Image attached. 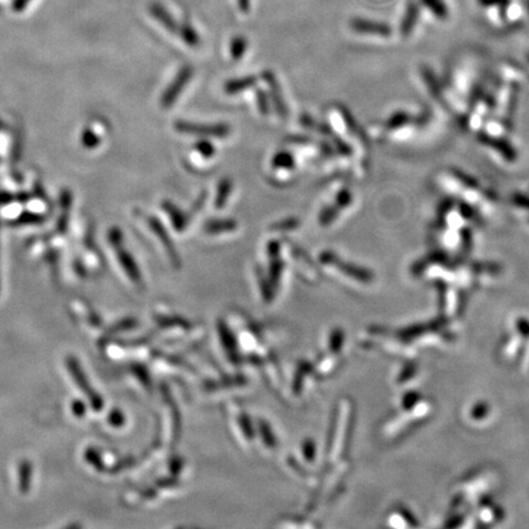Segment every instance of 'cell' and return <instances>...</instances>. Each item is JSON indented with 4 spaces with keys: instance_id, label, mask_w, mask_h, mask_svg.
I'll return each mask as SVG.
<instances>
[{
    "instance_id": "6da1fadb",
    "label": "cell",
    "mask_w": 529,
    "mask_h": 529,
    "mask_svg": "<svg viewBox=\"0 0 529 529\" xmlns=\"http://www.w3.org/2000/svg\"><path fill=\"white\" fill-rule=\"evenodd\" d=\"M175 132L188 135H196L204 138H224L232 132L231 125L226 123H216V124H204V123L186 122L178 120L174 123Z\"/></svg>"
},
{
    "instance_id": "7a4b0ae2",
    "label": "cell",
    "mask_w": 529,
    "mask_h": 529,
    "mask_svg": "<svg viewBox=\"0 0 529 529\" xmlns=\"http://www.w3.org/2000/svg\"><path fill=\"white\" fill-rule=\"evenodd\" d=\"M192 76L194 68L191 65H184L180 68L178 74L175 75L174 80L164 90L163 95L161 97V106L163 107L164 109H168L174 105L186 86L190 82Z\"/></svg>"
},
{
    "instance_id": "3957f363",
    "label": "cell",
    "mask_w": 529,
    "mask_h": 529,
    "mask_svg": "<svg viewBox=\"0 0 529 529\" xmlns=\"http://www.w3.org/2000/svg\"><path fill=\"white\" fill-rule=\"evenodd\" d=\"M109 240H111V245L117 249V256L119 259V262L122 264L123 269L125 270L127 276L130 277V280H134L135 283H140L141 282V274L138 270V264L135 262V260L132 259V255L127 250L123 249V235L122 232L117 229V228H113L109 233Z\"/></svg>"
},
{
    "instance_id": "277c9868",
    "label": "cell",
    "mask_w": 529,
    "mask_h": 529,
    "mask_svg": "<svg viewBox=\"0 0 529 529\" xmlns=\"http://www.w3.org/2000/svg\"><path fill=\"white\" fill-rule=\"evenodd\" d=\"M320 261L328 266H334L337 270L343 272L344 275L350 276L355 280H364V282L371 280V274L369 271L344 261L334 251H328V250L323 251V254L320 255Z\"/></svg>"
},
{
    "instance_id": "5b68a950",
    "label": "cell",
    "mask_w": 529,
    "mask_h": 529,
    "mask_svg": "<svg viewBox=\"0 0 529 529\" xmlns=\"http://www.w3.org/2000/svg\"><path fill=\"white\" fill-rule=\"evenodd\" d=\"M261 78L269 86V95H270L272 105L275 107L277 116L282 120H286L287 118H288V114H289V111H288V106H287L286 101H285V96L282 93L280 82H278V80L276 78V75L271 70H264V73L261 74Z\"/></svg>"
},
{
    "instance_id": "8992f818",
    "label": "cell",
    "mask_w": 529,
    "mask_h": 529,
    "mask_svg": "<svg viewBox=\"0 0 529 529\" xmlns=\"http://www.w3.org/2000/svg\"><path fill=\"white\" fill-rule=\"evenodd\" d=\"M147 223L150 229L156 234V237L159 239V242L163 245L164 249L168 253V256H170L172 264L174 266L175 269H179V254H178L177 249H175L173 240L170 238V234H168V231L164 227L163 223L161 222L159 218L154 217V216H148Z\"/></svg>"
},
{
    "instance_id": "52a82bcc",
    "label": "cell",
    "mask_w": 529,
    "mask_h": 529,
    "mask_svg": "<svg viewBox=\"0 0 529 529\" xmlns=\"http://www.w3.org/2000/svg\"><path fill=\"white\" fill-rule=\"evenodd\" d=\"M350 25L353 31L361 35H375V36L388 37L392 32L391 27L385 22L371 21L361 17L352 19Z\"/></svg>"
},
{
    "instance_id": "ba28073f",
    "label": "cell",
    "mask_w": 529,
    "mask_h": 529,
    "mask_svg": "<svg viewBox=\"0 0 529 529\" xmlns=\"http://www.w3.org/2000/svg\"><path fill=\"white\" fill-rule=\"evenodd\" d=\"M162 208L165 213H168L172 226L177 232L186 231L190 223L191 216L189 213H186L181 208L168 200H164L162 202Z\"/></svg>"
},
{
    "instance_id": "9c48e42d",
    "label": "cell",
    "mask_w": 529,
    "mask_h": 529,
    "mask_svg": "<svg viewBox=\"0 0 529 529\" xmlns=\"http://www.w3.org/2000/svg\"><path fill=\"white\" fill-rule=\"evenodd\" d=\"M238 228V222L233 218H213L204 224V231L207 234H221L233 232Z\"/></svg>"
},
{
    "instance_id": "30bf717a",
    "label": "cell",
    "mask_w": 529,
    "mask_h": 529,
    "mask_svg": "<svg viewBox=\"0 0 529 529\" xmlns=\"http://www.w3.org/2000/svg\"><path fill=\"white\" fill-rule=\"evenodd\" d=\"M258 81H259V78H256L254 75L240 78V79L228 80L227 82L223 86V91L227 95H238L240 92L249 90L251 87L256 86Z\"/></svg>"
},
{
    "instance_id": "8fae6325",
    "label": "cell",
    "mask_w": 529,
    "mask_h": 529,
    "mask_svg": "<svg viewBox=\"0 0 529 529\" xmlns=\"http://www.w3.org/2000/svg\"><path fill=\"white\" fill-rule=\"evenodd\" d=\"M70 368H71L73 375H74L75 380H76V382H78V385H80V387H81V388L85 391V393L87 395V396H90L91 401H92V404H93V407H95L96 409H97V408H101V398L97 396V395L93 393V391L91 390L90 385L86 382L85 376H84V374H82V371L80 370V368H78V366L75 364V361H70Z\"/></svg>"
},
{
    "instance_id": "7c38bea8",
    "label": "cell",
    "mask_w": 529,
    "mask_h": 529,
    "mask_svg": "<svg viewBox=\"0 0 529 529\" xmlns=\"http://www.w3.org/2000/svg\"><path fill=\"white\" fill-rule=\"evenodd\" d=\"M232 189H233V180L228 178V177L223 178L218 183L216 197H215V208L216 210H222L227 205Z\"/></svg>"
},
{
    "instance_id": "4fadbf2b",
    "label": "cell",
    "mask_w": 529,
    "mask_h": 529,
    "mask_svg": "<svg viewBox=\"0 0 529 529\" xmlns=\"http://www.w3.org/2000/svg\"><path fill=\"white\" fill-rule=\"evenodd\" d=\"M151 12L168 31L175 33V35L179 32V25L173 19V16L170 15V12L164 9L163 6L154 4L151 8Z\"/></svg>"
},
{
    "instance_id": "5bb4252c",
    "label": "cell",
    "mask_w": 529,
    "mask_h": 529,
    "mask_svg": "<svg viewBox=\"0 0 529 529\" xmlns=\"http://www.w3.org/2000/svg\"><path fill=\"white\" fill-rule=\"evenodd\" d=\"M271 165L272 168L275 170H292L296 168V159H294V154L287 151V150H282L274 154L272 161H271Z\"/></svg>"
},
{
    "instance_id": "9a60e30c",
    "label": "cell",
    "mask_w": 529,
    "mask_h": 529,
    "mask_svg": "<svg viewBox=\"0 0 529 529\" xmlns=\"http://www.w3.org/2000/svg\"><path fill=\"white\" fill-rule=\"evenodd\" d=\"M419 8L415 3L411 1L407 6L406 14L403 16L402 24H401V33L403 36H408L413 30L414 25L418 20Z\"/></svg>"
},
{
    "instance_id": "2e32d148",
    "label": "cell",
    "mask_w": 529,
    "mask_h": 529,
    "mask_svg": "<svg viewBox=\"0 0 529 529\" xmlns=\"http://www.w3.org/2000/svg\"><path fill=\"white\" fill-rule=\"evenodd\" d=\"M270 258V269H269V282H270L272 288L278 286L280 283V276L283 272V261L280 260V255L275 256H269Z\"/></svg>"
},
{
    "instance_id": "e0dca14e",
    "label": "cell",
    "mask_w": 529,
    "mask_h": 529,
    "mask_svg": "<svg viewBox=\"0 0 529 529\" xmlns=\"http://www.w3.org/2000/svg\"><path fill=\"white\" fill-rule=\"evenodd\" d=\"M246 49H248V39H246V37L238 35V36H234L232 38L231 44H229V53H231V57H232L233 60L238 62V60L243 58Z\"/></svg>"
},
{
    "instance_id": "ac0fdd59",
    "label": "cell",
    "mask_w": 529,
    "mask_h": 529,
    "mask_svg": "<svg viewBox=\"0 0 529 529\" xmlns=\"http://www.w3.org/2000/svg\"><path fill=\"white\" fill-rule=\"evenodd\" d=\"M181 39L189 46V47H197L200 44V36L199 33L196 32L195 28L191 26L189 22H186L183 25L179 26V32H178Z\"/></svg>"
},
{
    "instance_id": "d6986e66",
    "label": "cell",
    "mask_w": 529,
    "mask_h": 529,
    "mask_svg": "<svg viewBox=\"0 0 529 529\" xmlns=\"http://www.w3.org/2000/svg\"><path fill=\"white\" fill-rule=\"evenodd\" d=\"M342 211L334 202L326 205L319 213V223L323 227H328L331 223H334L339 217V212Z\"/></svg>"
},
{
    "instance_id": "ffe728a7",
    "label": "cell",
    "mask_w": 529,
    "mask_h": 529,
    "mask_svg": "<svg viewBox=\"0 0 529 529\" xmlns=\"http://www.w3.org/2000/svg\"><path fill=\"white\" fill-rule=\"evenodd\" d=\"M422 3L440 19H445L449 15V10L444 0H422Z\"/></svg>"
},
{
    "instance_id": "44dd1931",
    "label": "cell",
    "mask_w": 529,
    "mask_h": 529,
    "mask_svg": "<svg viewBox=\"0 0 529 529\" xmlns=\"http://www.w3.org/2000/svg\"><path fill=\"white\" fill-rule=\"evenodd\" d=\"M299 226H301V219L299 218L288 217L271 224L270 229H272V231H280V232H287V231L296 229Z\"/></svg>"
},
{
    "instance_id": "7402d4cb",
    "label": "cell",
    "mask_w": 529,
    "mask_h": 529,
    "mask_svg": "<svg viewBox=\"0 0 529 529\" xmlns=\"http://www.w3.org/2000/svg\"><path fill=\"white\" fill-rule=\"evenodd\" d=\"M195 151H197L199 154H201L204 159H212L215 154H216V148L213 146V143L211 141H208L206 138H202L199 140L197 143L194 145Z\"/></svg>"
},
{
    "instance_id": "603a6c76",
    "label": "cell",
    "mask_w": 529,
    "mask_h": 529,
    "mask_svg": "<svg viewBox=\"0 0 529 529\" xmlns=\"http://www.w3.org/2000/svg\"><path fill=\"white\" fill-rule=\"evenodd\" d=\"M256 105L259 108V111L262 116H269L270 114V98L267 93L261 89L256 90Z\"/></svg>"
},
{
    "instance_id": "cb8c5ba5",
    "label": "cell",
    "mask_w": 529,
    "mask_h": 529,
    "mask_svg": "<svg viewBox=\"0 0 529 529\" xmlns=\"http://www.w3.org/2000/svg\"><path fill=\"white\" fill-rule=\"evenodd\" d=\"M352 201H353V195H352L350 189H342V190H339V194L336 195V199H334V204H336L342 211L350 206Z\"/></svg>"
},
{
    "instance_id": "d4e9b609",
    "label": "cell",
    "mask_w": 529,
    "mask_h": 529,
    "mask_svg": "<svg viewBox=\"0 0 529 529\" xmlns=\"http://www.w3.org/2000/svg\"><path fill=\"white\" fill-rule=\"evenodd\" d=\"M408 117L404 113H396L393 117L390 118V120L387 122V129L393 130V129H398L400 127L404 125L407 123Z\"/></svg>"
},
{
    "instance_id": "484cf974",
    "label": "cell",
    "mask_w": 529,
    "mask_h": 529,
    "mask_svg": "<svg viewBox=\"0 0 529 529\" xmlns=\"http://www.w3.org/2000/svg\"><path fill=\"white\" fill-rule=\"evenodd\" d=\"M207 195H208L207 191H202L201 194L197 196L196 201L192 204L190 211H189V215H190L191 217H192L195 213H197V212L201 211L202 207L205 206V204H206Z\"/></svg>"
},
{
    "instance_id": "4316f807",
    "label": "cell",
    "mask_w": 529,
    "mask_h": 529,
    "mask_svg": "<svg viewBox=\"0 0 529 529\" xmlns=\"http://www.w3.org/2000/svg\"><path fill=\"white\" fill-rule=\"evenodd\" d=\"M39 216H41V215H32V213H30V215H24L22 217L19 218V219L16 221V223L39 222V221L42 219Z\"/></svg>"
},
{
    "instance_id": "83f0119b",
    "label": "cell",
    "mask_w": 529,
    "mask_h": 529,
    "mask_svg": "<svg viewBox=\"0 0 529 529\" xmlns=\"http://www.w3.org/2000/svg\"><path fill=\"white\" fill-rule=\"evenodd\" d=\"M510 0H479V4L484 6H508Z\"/></svg>"
},
{
    "instance_id": "f1b7e54d",
    "label": "cell",
    "mask_w": 529,
    "mask_h": 529,
    "mask_svg": "<svg viewBox=\"0 0 529 529\" xmlns=\"http://www.w3.org/2000/svg\"><path fill=\"white\" fill-rule=\"evenodd\" d=\"M320 151H321V154L323 156H328L330 157V156H332L334 154V147H332L328 143H320Z\"/></svg>"
},
{
    "instance_id": "f546056e",
    "label": "cell",
    "mask_w": 529,
    "mask_h": 529,
    "mask_svg": "<svg viewBox=\"0 0 529 529\" xmlns=\"http://www.w3.org/2000/svg\"><path fill=\"white\" fill-rule=\"evenodd\" d=\"M287 141L293 143H310L312 140L307 138V136H289L287 138Z\"/></svg>"
},
{
    "instance_id": "4dcf8cb0",
    "label": "cell",
    "mask_w": 529,
    "mask_h": 529,
    "mask_svg": "<svg viewBox=\"0 0 529 529\" xmlns=\"http://www.w3.org/2000/svg\"><path fill=\"white\" fill-rule=\"evenodd\" d=\"M239 9L244 14H248L250 9V0H238Z\"/></svg>"
}]
</instances>
